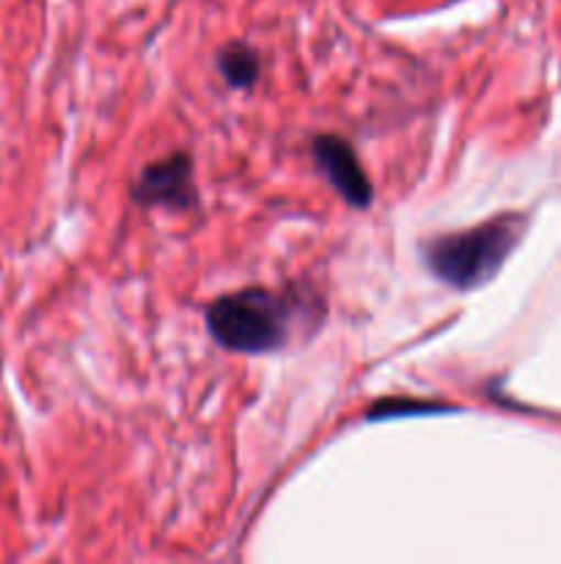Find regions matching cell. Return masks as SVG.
Returning <instances> with one entry per match:
<instances>
[{"mask_svg":"<svg viewBox=\"0 0 561 564\" xmlns=\"http://www.w3.org/2000/svg\"><path fill=\"white\" fill-rule=\"evenodd\" d=\"M218 66L229 86L237 88H248L258 77V55L248 44H229L220 50Z\"/></svg>","mask_w":561,"mask_h":564,"instance_id":"5b68a950","label":"cell"},{"mask_svg":"<svg viewBox=\"0 0 561 564\" xmlns=\"http://www.w3.org/2000/svg\"><path fill=\"white\" fill-rule=\"evenodd\" d=\"M314 160H317L324 180L341 193L346 204L358 209L369 207V202H372V182L366 180L355 152H352V147L344 138L319 135L314 141Z\"/></svg>","mask_w":561,"mask_h":564,"instance_id":"3957f363","label":"cell"},{"mask_svg":"<svg viewBox=\"0 0 561 564\" xmlns=\"http://www.w3.org/2000/svg\"><path fill=\"white\" fill-rule=\"evenodd\" d=\"M297 319L300 308L292 297L258 286L218 297L207 312L209 334L215 341L226 350L251 356L280 350L289 341Z\"/></svg>","mask_w":561,"mask_h":564,"instance_id":"6da1fadb","label":"cell"},{"mask_svg":"<svg viewBox=\"0 0 561 564\" xmlns=\"http://www.w3.org/2000/svg\"><path fill=\"white\" fill-rule=\"evenodd\" d=\"M193 191V165L187 154H170L146 165L135 185V198L146 207H187Z\"/></svg>","mask_w":561,"mask_h":564,"instance_id":"277c9868","label":"cell"},{"mask_svg":"<svg viewBox=\"0 0 561 564\" xmlns=\"http://www.w3.org/2000/svg\"><path fill=\"white\" fill-rule=\"evenodd\" d=\"M522 229H526V218L504 215L476 229L438 237L424 248V259L429 270L449 286L473 290L498 273L501 264L520 242Z\"/></svg>","mask_w":561,"mask_h":564,"instance_id":"7a4b0ae2","label":"cell"}]
</instances>
